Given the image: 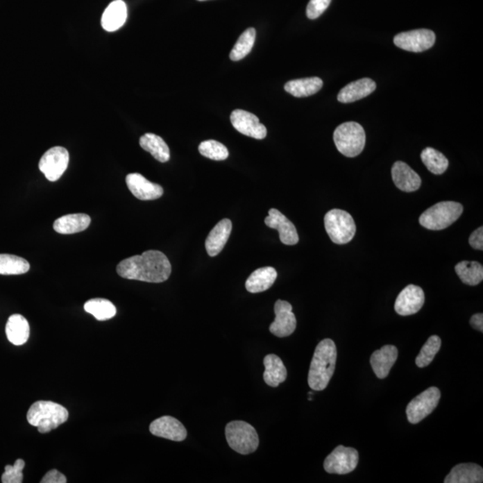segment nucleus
<instances>
[{"label":"nucleus","mask_w":483,"mask_h":483,"mask_svg":"<svg viewBox=\"0 0 483 483\" xmlns=\"http://www.w3.org/2000/svg\"><path fill=\"white\" fill-rule=\"evenodd\" d=\"M171 264L160 251L150 250L124 260L117 267V274L126 280L162 283L171 274Z\"/></svg>","instance_id":"f257e3e1"},{"label":"nucleus","mask_w":483,"mask_h":483,"mask_svg":"<svg viewBox=\"0 0 483 483\" xmlns=\"http://www.w3.org/2000/svg\"><path fill=\"white\" fill-rule=\"evenodd\" d=\"M337 356V348L332 339H323L318 344L310 366V388L314 391H322L327 388L335 373Z\"/></svg>","instance_id":"f03ea898"},{"label":"nucleus","mask_w":483,"mask_h":483,"mask_svg":"<svg viewBox=\"0 0 483 483\" xmlns=\"http://www.w3.org/2000/svg\"><path fill=\"white\" fill-rule=\"evenodd\" d=\"M69 413L67 408L52 401L34 402L27 413L28 423L38 429L40 433H49L67 422Z\"/></svg>","instance_id":"7ed1b4c3"},{"label":"nucleus","mask_w":483,"mask_h":483,"mask_svg":"<svg viewBox=\"0 0 483 483\" xmlns=\"http://www.w3.org/2000/svg\"><path fill=\"white\" fill-rule=\"evenodd\" d=\"M464 212L462 204L456 201H441L421 215L419 221L430 230H442L456 222Z\"/></svg>","instance_id":"20e7f679"},{"label":"nucleus","mask_w":483,"mask_h":483,"mask_svg":"<svg viewBox=\"0 0 483 483\" xmlns=\"http://www.w3.org/2000/svg\"><path fill=\"white\" fill-rule=\"evenodd\" d=\"M333 138L339 153L348 158L361 154L366 142L364 128L355 122H346L337 126Z\"/></svg>","instance_id":"39448f33"},{"label":"nucleus","mask_w":483,"mask_h":483,"mask_svg":"<svg viewBox=\"0 0 483 483\" xmlns=\"http://www.w3.org/2000/svg\"><path fill=\"white\" fill-rule=\"evenodd\" d=\"M226 439L232 450L241 455L253 453L259 447V436L251 424L233 421L226 426Z\"/></svg>","instance_id":"423d86ee"},{"label":"nucleus","mask_w":483,"mask_h":483,"mask_svg":"<svg viewBox=\"0 0 483 483\" xmlns=\"http://www.w3.org/2000/svg\"><path fill=\"white\" fill-rule=\"evenodd\" d=\"M324 225L331 241L337 244H348L355 237L356 226L354 219L345 210H330L324 217Z\"/></svg>","instance_id":"0eeeda50"},{"label":"nucleus","mask_w":483,"mask_h":483,"mask_svg":"<svg viewBox=\"0 0 483 483\" xmlns=\"http://www.w3.org/2000/svg\"><path fill=\"white\" fill-rule=\"evenodd\" d=\"M441 398V390L436 387H432L425 391L421 393L414 398L407 407L408 422L417 424L430 416L438 407L439 399Z\"/></svg>","instance_id":"6e6552de"},{"label":"nucleus","mask_w":483,"mask_h":483,"mask_svg":"<svg viewBox=\"0 0 483 483\" xmlns=\"http://www.w3.org/2000/svg\"><path fill=\"white\" fill-rule=\"evenodd\" d=\"M69 163V153L67 149L56 146L46 151L39 162L40 171L49 181L55 182L63 176Z\"/></svg>","instance_id":"1a4fd4ad"},{"label":"nucleus","mask_w":483,"mask_h":483,"mask_svg":"<svg viewBox=\"0 0 483 483\" xmlns=\"http://www.w3.org/2000/svg\"><path fill=\"white\" fill-rule=\"evenodd\" d=\"M358 451L353 448L339 446L324 461V469L327 473L335 475H348L358 466Z\"/></svg>","instance_id":"9d476101"},{"label":"nucleus","mask_w":483,"mask_h":483,"mask_svg":"<svg viewBox=\"0 0 483 483\" xmlns=\"http://www.w3.org/2000/svg\"><path fill=\"white\" fill-rule=\"evenodd\" d=\"M435 33L432 31L419 29L401 33L395 36L396 47L410 52H423L434 45Z\"/></svg>","instance_id":"9b49d317"},{"label":"nucleus","mask_w":483,"mask_h":483,"mask_svg":"<svg viewBox=\"0 0 483 483\" xmlns=\"http://www.w3.org/2000/svg\"><path fill=\"white\" fill-rule=\"evenodd\" d=\"M276 319L269 326V331L278 337L292 335L296 329V318L289 302L278 300L275 303Z\"/></svg>","instance_id":"f8f14e48"},{"label":"nucleus","mask_w":483,"mask_h":483,"mask_svg":"<svg viewBox=\"0 0 483 483\" xmlns=\"http://www.w3.org/2000/svg\"><path fill=\"white\" fill-rule=\"evenodd\" d=\"M230 121L232 126L240 134L249 137L262 140L267 136V128L262 125L258 117L248 111L235 110L231 113Z\"/></svg>","instance_id":"ddd939ff"},{"label":"nucleus","mask_w":483,"mask_h":483,"mask_svg":"<svg viewBox=\"0 0 483 483\" xmlns=\"http://www.w3.org/2000/svg\"><path fill=\"white\" fill-rule=\"evenodd\" d=\"M425 301L424 292L416 285H408L399 294L395 303L396 314L408 316L417 314L423 308Z\"/></svg>","instance_id":"4468645a"},{"label":"nucleus","mask_w":483,"mask_h":483,"mask_svg":"<svg viewBox=\"0 0 483 483\" xmlns=\"http://www.w3.org/2000/svg\"><path fill=\"white\" fill-rule=\"evenodd\" d=\"M265 224L280 233V239L286 246H295L299 242L295 225L277 209H271L265 218Z\"/></svg>","instance_id":"2eb2a0df"},{"label":"nucleus","mask_w":483,"mask_h":483,"mask_svg":"<svg viewBox=\"0 0 483 483\" xmlns=\"http://www.w3.org/2000/svg\"><path fill=\"white\" fill-rule=\"evenodd\" d=\"M151 434L172 441H184L187 437V429L182 423L172 416H162L150 425Z\"/></svg>","instance_id":"dca6fc26"},{"label":"nucleus","mask_w":483,"mask_h":483,"mask_svg":"<svg viewBox=\"0 0 483 483\" xmlns=\"http://www.w3.org/2000/svg\"><path fill=\"white\" fill-rule=\"evenodd\" d=\"M126 182L130 192L139 200H157L164 194L163 188L160 185L149 181L138 173L128 175Z\"/></svg>","instance_id":"f3484780"},{"label":"nucleus","mask_w":483,"mask_h":483,"mask_svg":"<svg viewBox=\"0 0 483 483\" xmlns=\"http://www.w3.org/2000/svg\"><path fill=\"white\" fill-rule=\"evenodd\" d=\"M393 182L402 192H416L422 185V179L407 163L396 161L391 170Z\"/></svg>","instance_id":"a211bd4d"},{"label":"nucleus","mask_w":483,"mask_h":483,"mask_svg":"<svg viewBox=\"0 0 483 483\" xmlns=\"http://www.w3.org/2000/svg\"><path fill=\"white\" fill-rule=\"evenodd\" d=\"M398 356V350L395 346L387 345L371 355V368L380 380L388 377L390 370L395 364Z\"/></svg>","instance_id":"6ab92c4d"},{"label":"nucleus","mask_w":483,"mask_h":483,"mask_svg":"<svg viewBox=\"0 0 483 483\" xmlns=\"http://www.w3.org/2000/svg\"><path fill=\"white\" fill-rule=\"evenodd\" d=\"M231 231L232 222L228 219H222L212 228L205 241L206 251L210 257H215L221 253L230 237Z\"/></svg>","instance_id":"aec40b11"},{"label":"nucleus","mask_w":483,"mask_h":483,"mask_svg":"<svg viewBox=\"0 0 483 483\" xmlns=\"http://www.w3.org/2000/svg\"><path fill=\"white\" fill-rule=\"evenodd\" d=\"M376 90V83L370 78H362L350 83L337 95V101L341 103H351L362 100Z\"/></svg>","instance_id":"412c9836"},{"label":"nucleus","mask_w":483,"mask_h":483,"mask_svg":"<svg viewBox=\"0 0 483 483\" xmlns=\"http://www.w3.org/2000/svg\"><path fill=\"white\" fill-rule=\"evenodd\" d=\"M128 19V8L123 0L111 2L101 18V26L107 32H115L120 29Z\"/></svg>","instance_id":"4be33fe9"},{"label":"nucleus","mask_w":483,"mask_h":483,"mask_svg":"<svg viewBox=\"0 0 483 483\" xmlns=\"http://www.w3.org/2000/svg\"><path fill=\"white\" fill-rule=\"evenodd\" d=\"M483 470L476 464H460L446 477L445 483H481Z\"/></svg>","instance_id":"5701e85b"},{"label":"nucleus","mask_w":483,"mask_h":483,"mask_svg":"<svg viewBox=\"0 0 483 483\" xmlns=\"http://www.w3.org/2000/svg\"><path fill=\"white\" fill-rule=\"evenodd\" d=\"M265 371L263 373V380L268 386L277 388L280 384L286 382L287 371L283 361L278 355H268L264 360Z\"/></svg>","instance_id":"b1692460"},{"label":"nucleus","mask_w":483,"mask_h":483,"mask_svg":"<svg viewBox=\"0 0 483 483\" xmlns=\"http://www.w3.org/2000/svg\"><path fill=\"white\" fill-rule=\"evenodd\" d=\"M277 271L272 267L256 269L246 282V290L252 294L262 293L271 289L277 280Z\"/></svg>","instance_id":"393cba45"},{"label":"nucleus","mask_w":483,"mask_h":483,"mask_svg":"<svg viewBox=\"0 0 483 483\" xmlns=\"http://www.w3.org/2000/svg\"><path fill=\"white\" fill-rule=\"evenodd\" d=\"M6 334L8 341L15 346L26 344L30 337V326L26 319L20 314L11 315L6 325Z\"/></svg>","instance_id":"a878e982"},{"label":"nucleus","mask_w":483,"mask_h":483,"mask_svg":"<svg viewBox=\"0 0 483 483\" xmlns=\"http://www.w3.org/2000/svg\"><path fill=\"white\" fill-rule=\"evenodd\" d=\"M91 224V218L87 214H69L61 217L54 222L56 232L62 235H71L85 231Z\"/></svg>","instance_id":"bb28decb"},{"label":"nucleus","mask_w":483,"mask_h":483,"mask_svg":"<svg viewBox=\"0 0 483 483\" xmlns=\"http://www.w3.org/2000/svg\"><path fill=\"white\" fill-rule=\"evenodd\" d=\"M323 86V82L319 77L289 80L285 85V91L294 97L303 98L317 94Z\"/></svg>","instance_id":"cd10ccee"},{"label":"nucleus","mask_w":483,"mask_h":483,"mask_svg":"<svg viewBox=\"0 0 483 483\" xmlns=\"http://www.w3.org/2000/svg\"><path fill=\"white\" fill-rule=\"evenodd\" d=\"M140 145L144 151H148L154 159L160 162L165 163L170 159V151L168 144L160 136L150 134H145L140 138Z\"/></svg>","instance_id":"c85d7f7f"},{"label":"nucleus","mask_w":483,"mask_h":483,"mask_svg":"<svg viewBox=\"0 0 483 483\" xmlns=\"http://www.w3.org/2000/svg\"><path fill=\"white\" fill-rule=\"evenodd\" d=\"M457 274L464 284L477 286L483 280V267L477 262H460L456 267Z\"/></svg>","instance_id":"c756f323"},{"label":"nucleus","mask_w":483,"mask_h":483,"mask_svg":"<svg viewBox=\"0 0 483 483\" xmlns=\"http://www.w3.org/2000/svg\"><path fill=\"white\" fill-rule=\"evenodd\" d=\"M85 310L98 321H108L117 314L116 306L107 299L94 298L85 303Z\"/></svg>","instance_id":"7c9ffc66"},{"label":"nucleus","mask_w":483,"mask_h":483,"mask_svg":"<svg viewBox=\"0 0 483 483\" xmlns=\"http://www.w3.org/2000/svg\"><path fill=\"white\" fill-rule=\"evenodd\" d=\"M421 159L429 171L434 175H442L448 169L450 164L444 154L430 147L424 149L421 154Z\"/></svg>","instance_id":"2f4dec72"},{"label":"nucleus","mask_w":483,"mask_h":483,"mask_svg":"<svg viewBox=\"0 0 483 483\" xmlns=\"http://www.w3.org/2000/svg\"><path fill=\"white\" fill-rule=\"evenodd\" d=\"M256 39V31L255 28H248L241 34L239 39L235 43L233 49L229 55L231 60L239 61L246 58L252 51Z\"/></svg>","instance_id":"473e14b6"},{"label":"nucleus","mask_w":483,"mask_h":483,"mask_svg":"<svg viewBox=\"0 0 483 483\" xmlns=\"http://www.w3.org/2000/svg\"><path fill=\"white\" fill-rule=\"evenodd\" d=\"M29 269V262L21 257L0 255V275H22Z\"/></svg>","instance_id":"72a5a7b5"},{"label":"nucleus","mask_w":483,"mask_h":483,"mask_svg":"<svg viewBox=\"0 0 483 483\" xmlns=\"http://www.w3.org/2000/svg\"><path fill=\"white\" fill-rule=\"evenodd\" d=\"M441 339L438 336L430 337L427 342L424 344L420 354L418 355L416 364L418 367L423 368L432 364L433 359L441 348Z\"/></svg>","instance_id":"f704fd0d"},{"label":"nucleus","mask_w":483,"mask_h":483,"mask_svg":"<svg viewBox=\"0 0 483 483\" xmlns=\"http://www.w3.org/2000/svg\"><path fill=\"white\" fill-rule=\"evenodd\" d=\"M199 151L203 156L213 160H225L229 156L228 148L221 142L208 140L201 142Z\"/></svg>","instance_id":"c9c22d12"},{"label":"nucleus","mask_w":483,"mask_h":483,"mask_svg":"<svg viewBox=\"0 0 483 483\" xmlns=\"http://www.w3.org/2000/svg\"><path fill=\"white\" fill-rule=\"evenodd\" d=\"M26 466L24 460L17 459L14 466L5 467V473H3L1 481L3 483H21L23 482V470Z\"/></svg>","instance_id":"e433bc0d"},{"label":"nucleus","mask_w":483,"mask_h":483,"mask_svg":"<svg viewBox=\"0 0 483 483\" xmlns=\"http://www.w3.org/2000/svg\"><path fill=\"white\" fill-rule=\"evenodd\" d=\"M331 0H310L306 15L309 19H317L330 7Z\"/></svg>","instance_id":"4c0bfd02"},{"label":"nucleus","mask_w":483,"mask_h":483,"mask_svg":"<svg viewBox=\"0 0 483 483\" xmlns=\"http://www.w3.org/2000/svg\"><path fill=\"white\" fill-rule=\"evenodd\" d=\"M42 483H66L67 482V477L58 472V470L53 469L49 471L43 477Z\"/></svg>","instance_id":"58836bf2"},{"label":"nucleus","mask_w":483,"mask_h":483,"mask_svg":"<svg viewBox=\"0 0 483 483\" xmlns=\"http://www.w3.org/2000/svg\"><path fill=\"white\" fill-rule=\"evenodd\" d=\"M470 246L473 249L483 250V228L480 227L471 234L469 237Z\"/></svg>","instance_id":"ea45409f"},{"label":"nucleus","mask_w":483,"mask_h":483,"mask_svg":"<svg viewBox=\"0 0 483 483\" xmlns=\"http://www.w3.org/2000/svg\"><path fill=\"white\" fill-rule=\"evenodd\" d=\"M471 326L475 328L477 330L483 332V314H476L472 316L470 320Z\"/></svg>","instance_id":"a19ab883"},{"label":"nucleus","mask_w":483,"mask_h":483,"mask_svg":"<svg viewBox=\"0 0 483 483\" xmlns=\"http://www.w3.org/2000/svg\"><path fill=\"white\" fill-rule=\"evenodd\" d=\"M199 1H205V0H199Z\"/></svg>","instance_id":"79ce46f5"}]
</instances>
